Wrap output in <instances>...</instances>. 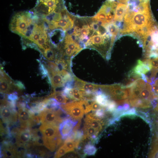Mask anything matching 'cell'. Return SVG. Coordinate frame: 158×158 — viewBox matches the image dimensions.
<instances>
[{
	"instance_id": "obj_6",
	"label": "cell",
	"mask_w": 158,
	"mask_h": 158,
	"mask_svg": "<svg viewBox=\"0 0 158 158\" xmlns=\"http://www.w3.org/2000/svg\"><path fill=\"white\" fill-rule=\"evenodd\" d=\"M99 88L117 104L129 103V89L126 86L120 84L100 85Z\"/></svg>"
},
{
	"instance_id": "obj_9",
	"label": "cell",
	"mask_w": 158,
	"mask_h": 158,
	"mask_svg": "<svg viewBox=\"0 0 158 158\" xmlns=\"http://www.w3.org/2000/svg\"><path fill=\"white\" fill-rule=\"evenodd\" d=\"M116 9V7L112 2L106 1L92 18V20L97 21L102 25H107L108 24L106 23L107 19L115 14Z\"/></svg>"
},
{
	"instance_id": "obj_7",
	"label": "cell",
	"mask_w": 158,
	"mask_h": 158,
	"mask_svg": "<svg viewBox=\"0 0 158 158\" xmlns=\"http://www.w3.org/2000/svg\"><path fill=\"white\" fill-rule=\"evenodd\" d=\"M27 11L20 12L13 17L10 24V29L13 32L23 37L27 28L38 17L34 13Z\"/></svg>"
},
{
	"instance_id": "obj_25",
	"label": "cell",
	"mask_w": 158,
	"mask_h": 158,
	"mask_svg": "<svg viewBox=\"0 0 158 158\" xmlns=\"http://www.w3.org/2000/svg\"><path fill=\"white\" fill-rule=\"evenodd\" d=\"M38 61L39 63V69L43 78L47 76H49L48 72L46 67L40 60H38Z\"/></svg>"
},
{
	"instance_id": "obj_1",
	"label": "cell",
	"mask_w": 158,
	"mask_h": 158,
	"mask_svg": "<svg viewBox=\"0 0 158 158\" xmlns=\"http://www.w3.org/2000/svg\"><path fill=\"white\" fill-rule=\"evenodd\" d=\"M119 36L129 35L140 41L157 23L151 10L150 0H129Z\"/></svg>"
},
{
	"instance_id": "obj_21",
	"label": "cell",
	"mask_w": 158,
	"mask_h": 158,
	"mask_svg": "<svg viewBox=\"0 0 158 158\" xmlns=\"http://www.w3.org/2000/svg\"><path fill=\"white\" fill-rule=\"evenodd\" d=\"M146 59L150 68V78H155L158 73V56Z\"/></svg>"
},
{
	"instance_id": "obj_13",
	"label": "cell",
	"mask_w": 158,
	"mask_h": 158,
	"mask_svg": "<svg viewBox=\"0 0 158 158\" xmlns=\"http://www.w3.org/2000/svg\"><path fill=\"white\" fill-rule=\"evenodd\" d=\"M16 110L10 105L8 101H6L1 103V114L4 122H10L16 120Z\"/></svg>"
},
{
	"instance_id": "obj_26",
	"label": "cell",
	"mask_w": 158,
	"mask_h": 158,
	"mask_svg": "<svg viewBox=\"0 0 158 158\" xmlns=\"http://www.w3.org/2000/svg\"><path fill=\"white\" fill-rule=\"evenodd\" d=\"M67 152V150L62 145L59 148L56 152L54 157L55 158L60 157Z\"/></svg>"
},
{
	"instance_id": "obj_12",
	"label": "cell",
	"mask_w": 158,
	"mask_h": 158,
	"mask_svg": "<svg viewBox=\"0 0 158 158\" xmlns=\"http://www.w3.org/2000/svg\"><path fill=\"white\" fill-rule=\"evenodd\" d=\"M15 86L14 82L0 66V92L7 94L12 92Z\"/></svg>"
},
{
	"instance_id": "obj_10",
	"label": "cell",
	"mask_w": 158,
	"mask_h": 158,
	"mask_svg": "<svg viewBox=\"0 0 158 158\" xmlns=\"http://www.w3.org/2000/svg\"><path fill=\"white\" fill-rule=\"evenodd\" d=\"M100 85L89 83L74 76L73 86L85 92L87 96L95 95L99 88Z\"/></svg>"
},
{
	"instance_id": "obj_4",
	"label": "cell",
	"mask_w": 158,
	"mask_h": 158,
	"mask_svg": "<svg viewBox=\"0 0 158 158\" xmlns=\"http://www.w3.org/2000/svg\"><path fill=\"white\" fill-rule=\"evenodd\" d=\"M59 128L58 126L45 123H42L39 128L42 135L44 145L51 152L61 142Z\"/></svg>"
},
{
	"instance_id": "obj_18",
	"label": "cell",
	"mask_w": 158,
	"mask_h": 158,
	"mask_svg": "<svg viewBox=\"0 0 158 158\" xmlns=\"http://www.w3.org/2000/svg\"><path fill=\"white\" fill-rule=\"evenodd\" d=\"M85 124L90 126L99 132L102 130L104 124L102 119H94L87 116L85 119Z\"/></svg>"
},
{
	"instance_id": "obj_24",
	"label": "cell",
	"mask_w": 158,
	"mask_h": 158,
	"mask_svg": "<svg viewBox=\"0 0 158 158\" xmlns=\"http://www.w3.org/2000/svg\"><path fill=\"white\" fill-rule=\"evenodd\" d=\"M97 151L96 148L90 143L87 144L84 147L83 152L85 154L88 156L94 155Z\"/></svg>"
},
{
	"instance_id": "obj_15",
	"label": "cell",
	"mask_w": 158,
	"mask_h": 158,
	"mask_svg": "<svg viewBox=\"0 0 158 158\" xmlns=\"http://www.w3.org/2000/svg\"><path fill=\"white\" fill-rule=\"evenodd\" d=\"M78 122L77 121L68 118L60 124L59 132L63 139L66 138L71 133L74 127Z\"/></svg>"
},
{
	"instance_id": "obj_16",
	"label": "cell",
	"mask_w": 158,
	"mask_h": 158,
	"mask_svg": "<svg viewBox=\"0 0 158 158\" xmlns=\"http://www.w3.org/2000/svg\"><path fill=\"white\" fill-rule=\"evenodd\" d=\"M127 7V4L118 3L116 8L113 21L121 28Z\"/></svg>"
},
{
	"instance_id": "obj_20",
	"label": "cell",
	"mask_w": 158,
	"mask_h": 158,
	"mask_svg": "<svg viewBox=\"0 0 158 158\" xmlns=\"http://www.w3.org/2000/svg\"><path fill=\"white\" fill-rule=\"evenodd\" d=\"M80 143V142L75 141L73 138L68 136L63 146L68 152L73 151L75 148L78 147Z\"/></svg>"
},
{
	"instance_id": "obj_19",
	"label": "cell",
	"mask_w": 158,
	"mask_h": 158,
	"mask_svg": "<svg viewBox=\"0 0 158 158\" xmlns=\"http://www.w3.org/2000/svg\"><path fill=\"white\" fill-rule=\"evenodd\" d=\"M47 98H53L60 104L66 103L70 99L64 95L63 91H53Z\"/></svg>"
},
{
	"instance_id": "obj_2",
	"label": "cell",
	"mask_w": 158,
	"mask_h": 158,
	"mask_svg": "<svg viewBox=\"0 0 158 158\" xmlns=\"http://www.w3.org/2000/svg\"><path fill=\"white\" fill-rule=\"evenodd\" d=\"M131 80L126 85L129 89L128 100L133 107L146 109L154 106L157 101L152 90L151 80L143 75Z\"/></svg>"
},
{
	"instance_id": "obj_27",
	"label": "cell",
	"mask_w": 158,
	"mask_h": 158,
	"mask_svg": "<svg viewBox=\"0 0 158 158\" xmlns=\"http://www.w3.org/2000/svg\"><path fill=\"white\" fill-rule=\"evenodd\" d=\"M17 93L16 92L10 94L7 96L8 100L9 101H16L18 99Z\"/></svg>"
},
{
	"instance_id": "obj_29",
	"label": "cell",
	"mask_w": 158,
	"mask_h": 158,
	"mask_svg": "<svg viewBox=\"0 0 158 158\" xmlns=\"http://www.w3.org/2000/svg\"><path fill=\"white\" fill-rule=\"evenodd\" d=\"M154 109L158 112V100L157 101V103L154 106Z\"/></svg>"
},
{
	"instance_id": "obj_11",
	"label": "cell",
	"mask_w": 158,
	"mask_h": 158,
	"mask_svg": "<svg viewBox=\"0 0 158 158\" xmlns=\"http://www.w3.org/2000/svg\"><path fill=\"white\" fill-rule=\"evenodd\" d=\"M150 70V68L147 60L142 61L138 60L135 66L130 72L129 77L133 78H137L141 77Z\"/></svg>"
},
{
	"instance_id": "obj_5",
	"label": "cell",
	"mask_w": 158,
	"mask_h": 158,
	"mask_svg": "<svg viewBox=\"0 0 158 158\" xmlns=\"http://www.w3.org/2000/svg\"><path fill=\"white\" fill-rule=\"evenodd\" d=\"M139 44L142 48L145 59L158 56V25L157 23Z\"/></svg>"
},
{
	"instance_id": "obj_8",
	"label": "cell",
	"mask_w": 158,
	"mask_h": 158,
	"mask_svg": "<svg viewBox=\"0 0 158 158\" xmlns=\"http://www.w3.org/2000/svg\"><path fill=\"white\" fill-rule=\"evenodd\" d=\"M89 103V100L83 99L60 104V106L73 120L77 121L83 117Z\"/></svg>"
},
{
	"instance_id": "obj_14",
	"label": "cell",
	"mask_w": 158,
	"mask_h": 158,
	"mask_svg": "<svg viewBox=\"0 0 158 158\" xmlns=\"http://www.w3.org/2000/svg\"><path fill=\"white\" fill-rule=\"evenodd\" d=\"M18 116L21 127L26 128L28 126L33 125L34 120L32 118V114H31L29 110L25 107H19Z\"/></svg>"
},
{
	"instance_id": "obj_23",
	"label": "cell",
	"mask_w": 158,
	"mask_h": 158,
	"mask_svg": "<svg viewBox=\"0 0 158 158\" xmlns=\"http://www.w3.org/2000/svg\"><path fill=\"white\" fill-rule=\"evenodd\" d=\"M42 54L47 60L50 61H54L56 56V55L51 47L44 50Z\"/></svg>"
},
{
	"instance_id": "obj_28",
	"label": "cell",
	"mask_w": 158,
	"mask_h": 158,
	"mask_svg": "<svg viewBox=\"0 0 158 158\" xmlns=\"http://www.w3.org/2000/svg\"><path fill=\"white\" fill-rule=\"evenodd\" d=\"M15 86L20 90H23L25 89L24 85L20 81L16 80L14 82Z\"/></svg>"
},
{
	"instance_id": "obj_22",
	"label": "cell",
	"mask_w": 158,
	"mask_h": 158,
	"mask_svg": "<svg viewBox=\"0 0 158 158\" xmlns=\"http://www.w3.org/2000/svg\"><path fill=\"white\" fill-rule=\"evenodd\" d=\"M107 28L109 32L114 37H119L120 28L116 23L113 21L107 25Z\"/></svg>"
},
{
	"instance_id": "obj_3",
	"label": "cell",
	"mask_w": 158,
	"mask_h": 158,
	"mask_svg": "<svg viewBox=\"0 0 158 158\" xmlns=\"http://www.w3.org/2000/svg\"><path fill=\"white\" fill-rule=\"evenodd\" d=\"M116 38L108 30L107 26L100 25L85 44V48L97 50L105 60L110 58L111 50Z\"/></svg>"
},
{
	"instance_id": "obj_17",
	"label": "cell",
	"mask_w": 158,
	"mask_h": 158,
	"mask_svg": "<svg viewBox=\"0 0 158 158\" xmlns=\"http://www.w3.org/2000/svg\"><path fill=\"white\" fill-rule=\"evenodd\" d=\"M32 133L29 130L21 129L17 132L16 139L17 144L23 145L29 141L32 138Z\"/></svg>"
}]
</instances>
